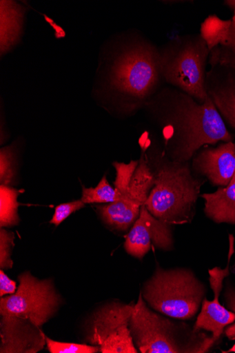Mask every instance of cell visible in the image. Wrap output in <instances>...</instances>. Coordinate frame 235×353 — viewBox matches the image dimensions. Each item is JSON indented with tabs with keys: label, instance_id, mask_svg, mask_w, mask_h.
I'll use <instances>...</instances> for the list:
<instances>
[{
	"label": "cell",
	"instance_id": "obj_1",
	"mask_svg": "<svg viewBox=\"0 0 235 353\" xmlns=\"http://www.w3.org/2000/svg\"><path fill=\"white\" fill-rule=\"evenodd\" d=\"M163 82L159 48L139 31L113 36L101 48L93 85L100 98L134 110L146 105Z\"/></svg>",
	"mask_w": 235,
	"mask_h": 353
},
{
	"label": "cell",
	"instance_id": "obj_2",
	"mask_svg": "<svg viewBox=\"0 0 235 353\" xmlns=\"http://www.w3.org/2000/svg\"><path fill=\"white\" fill-rule=\"evenodd\" d=\"M145 105L159 114L165 148L174 161L185 163L206 145L232 140L210 96L200 103L177 88L165 87Z\"/></svg>",
	"mask_w": 235,
	"mask_h": 353
},
{
	"label": "cell",
	"instance_id": "obj_3",
	"mask_svg": "<svg viewBox=\"0 0 235 353\" xmlns=\"http://www.w3.org/2000/svg\"><path fill=\"white\" fill-rule=\"evenodd\" d=\"M155 183L145 203L156 218L171 224L191 221L203 182L194 179L185 163L165 162L154 174Z\"/></svg>",
	"mask_w": 235,
	"mask_h": 353
},
{
	"label": "cell",
	"instance_id": "obj_4",
	"mask_svg": "<svg viewBox=\"0 0 235 353\" xmlns=\"http://www.w3.org/2000/svg\"><path fill=\"white\" fill-rule=\"evenodd\" d=\"M159 50L163 81L205 103L209 98L205 70L210 50L200 35L178 37Z\"/></svg>",
	"mask_w": 235,
	"mask_h": 353
},
{
	"label": "cell",
	"instance_id": "obj_5",
	"mask_svg": "<svg viewBox=\"0 0 235 353\" xmlns=\"http://www.w3.org/2000/svg\"><path fill=\"white\" fill-rule=\"evenodd\" d=\"M154 311L178 319H190L203 302L205 287L190 270L158 268L141 292Z\"/></svg>",
	"mask_w": 235,
	"mask_h": 353
},
{
	"label": "cell",
	"instance_id": "obj_6",
	"mask_svg": "<svg viewBox=\"0 0 235 353\" xmlns=\"http://www.w3.org/2000/svg\"><path fill=\"white\" fill-rule=\"evenodd\" d=\"M129 329L134 343L142 353H200L212 346L210 340H186L179 325L152 310L141 292L134 305Z\"/></svg>",
	"mask_w": 235,
	"mask_h": 353
},
{
	"label": "cell",
	"instance_id": "obj_7",
	"mask_svg": "<svg viewBox=\"0 0 235 353\" xmlns=\"http://www.w3.org/2000/svg\"><path fill=\"white\" fill-rule=\"evenodd\" d=\"M18 279L16 293L0 299V315L27 319L42 327L57 314L63 300L52 279L41 280L27 271Z\"/></svg>",
	"mask_w": 235,
	"mask_h": 353
},
{
	"label": "cell",
	"instance_id": "obj_8",
	"mask_svg": "<svg viewBox=\"0 0 235 353\" xmlns=\"http://www.w3.org/2000/svg\"><path fill=\"white\" fill-rule=\"evenodd\" d=\"M171 226L154 216L145 205H142L140 216L126 237L124 245L126 252L143 259L153 247L170 250L174 245Z\"/></svg>",
	"mask_w": 235,
	"mask_h": 353
},
{
	"label": "cell",
	"instance_id": "obj_9",
	"mask_svg": "<svg viewBox=\"0 0 235 353\" xmlns=\"http://www.w3.org/2000/svg\"><path fill=\"white\" fill-rule=\"evenodd\" d=\"M31 321L12 314L0 319V352L37 353L47 345L46 336Z\"/></svg>",
	"mask_w": 235,
	"mask_h": 353
},
{
	"label": "cell",
	"instance_id": "obj_10",
	"mask_svg": "<svg viewBox=\"0 0 235 353\" xmlns=\"http://www.w3.org/2000/svg\"><path fill=\"white\" fill-rule=\"evenodd\" d=\"M233 250L231 248L229 254L228 263L225 269L215 268L209 271L210 282L214 294L212 301L205 299L203 302L201 310L194 327V331L198 332L201 330L212 333L211 341L213 343L217 341L223 330L235 321V313L226 310L220 303L219 297L223 288L224 279L229 274V261Z\"/></svg>",
	"mask_w": 235,
	"mask_h": 353
},
{
	"label": "cell",
	"instance_id": "obj_11",
	"mask_svg": "<svg viewBox=\"0 0 235 353\" xmlns=\"http://www.w3.org/2000/svg\"><path fill=\"white\" fill-rule=\"evenodd\" d=\"M193 168L214 185L227 186L235 173V145L231 141L205 148L194 159Z\"/></svg>",
	"mask_w": 235,
	"mask_h": 353
},
{
	"label": "cell",
	"instance_id": "obj_12",
	"mask_svg": "<svg viewBox=\"0 0 235 353\" xmlns=\"http://www.w3.org/2000/svg\"><path fill=\"white\" fill-rule=\"evenodd\" d=\"M134 305L112 302L98 308L87 324L86 341L100 346L110 336L123 327L129 326Z\"/></svg>",
	"mask_w": 235,
	"mask_h": 353
},
{
	"label": "cell",
	"instance_id": "obj_13",
	"mask_svg": "<svg viewBox=\"0 0 235 353\" xmlns=\"http://www.w3.org/2000/svg\"><path fill=\"white\" fill-rule=\"evenodd\" d=\"M223 68L227 72L225 78L218 80L207 74L206 88L216 108L235 130V71Z\"/></svg>",
	"mask_w": 235,
	"mask_h": 353
},
{
	"label": "cell",
	"instance_id": "obj_14",
	"mask_svg": "<svg viewBox=\"0 0 235 353\" xmlns=\"http://www.w3.org/2000/svg\"><path fill=\"white\" fill-rule=\"evenodd\" d=\"M201 197L205 201V211L209 218L218 223L235 224V181Z\"/></svg>",
	"mask_w": 235,
	"mask_h": 353
},
{
	"label": "cell",
	"instance_id": "obj_15",
	"mask_svg": "<svg viewBox=\"0 0 235 353\" xmlns=\"http://www.w3.org/2000/svg\"><path fill=\"white\" fill-rule=\"evenodd\" d=\"M141 206L129 199L121 198L114 203L96 206V210L105 223L121 232L127 231L137 221Z\"/></svg>",
	"mask_w": 235,
	"mask_h": 353
},
{
	"label": "cell",
	"instance_id": "obj_16",
	"mask_svg": "<svg viewBox=\"0 0 235 353\" xmlns=\"http://www.w3.org/2000/svg\"><path fill=\"white\" fill-rule=\"evenodd\" d=\"M154 182V174L143 154L136 171L130 178L126 195L130 201L142 206L147 201Z\"/></svg>",
	"mask_w": 235,
	"mask_h": 353
},
{
	"label": "cell",
	"instance_id": "obj_17",
	"mask_svg": "<svg viewBox=\"0 0 235 353\" xmlns=\"http://www.w3.org/2000/svg\"><path fill=\"white\" fill-rule=\"evenodd\" d=\"M231 25V19L223 20L216 15L210 16L201 24L200 37L210 52L225 41Z\"/></svg>",
	"mask_w": 235,
	"mask_h": 353
},
{
	"label": "cell",
	"instance_id": "obj_18",
	"mask_svg": "<svg viewBox=\"0 0 235 353\" xmlns=\"http://www.w3.org/2000/svg\"><path fill=\"white\" fill-rule=\"evenodd\" d=\"M21 191L1 185L0 188V227L3 228L18 225L20 219L18 215L19 204L17 198Z\"/></svg>",
	"mask_w": 235,
	"mask_h": 353
},
{
	"label": "cell",
	"instance_id": "obj_19",
	"mask_svg": "<svg viewBox=\"0 0 235 353\" xmlns=\"http://www.w3.org/2000/svg\"><path fill=\"white\" fill-rule=\"evenodd\" d=\"M210 56L212 68L219 66L235 71V23L232 21L227 39L212 50Z\"/></svg>",
	"mask_w": 235,
	"mask_h": 353
},
{
	"label": "cell",
	"instance_id": "obj_20",
	"mask_svg": "<svg viewBox=\"0 0 235 353\" xmlns=\"http://www.w3.org/2000/svg\"><path fill=\"white\" fill-rule=\"evenodd\" d=\"M102 353H138L129 326H124L110 336L100 346Z\"/></svg>",
	"mask_w": 235,
	"mask_h": 353
},
{
	"label": "cell",
	"instance_id": "obj_21",
	"mask_svg": "<svg viewBox=\"0 0 235 353\" xmlns=\"http://www.w3.org/2000/svg\"><path fill=\"white\" fill-rule=\"evenodd\" d=\"M119 199L116 189L112 188L108 181L106 175L99 181L95 188L83 187L81 201L85 204L111 203Z\"/></svg>",
	"mask_w": 235,
	"mask_h": 353
},
{
	"label": "cell",
	"instance_id": "obj_22",
	"mask_svg": "<svg viewBox=\"0 0 235 353\" xmlns=\"http://www.w3.org/2000/svg\"><path fill=\"white\" fill-rule=\"evenodd\" d=\"M17 153L13 145L1 148L0 151V181L1 185H8L16 176Z\"/></svg>",
	"mask_w": 235,
	"mask_h": 353
},
{
	"label": "cell",
	"instance_id": "obj_23",
	"mask_svg": "<svg viewBox=\"0 0 235 353\" xmlns=\"http://www.w3.org/2000/svg\"><path fill=\"white\" fill-rule=\"evenodd\" d=\"M47 347L50 353H96L100 352L97 345L63 343L46 336Z\"/></svg>",
	"mask_w": 235,
	"mask_h": 353
},
{
	"label": "cell",
	"instance_id": "obj_24",
	"mask_svg": "<svg viewBox=\"0 0 235 353\" xmlns=\"http://www.w3.org/2000/svg\"><path fill=\"white\" fill-rule=\"evenodd\" d=\"M14 234L4 228L0 229V268L9 270L13 267L12 252L14 246Z\"/></svg>",
	"mask_w": 235,
	"mask_h": 353
},
{
	"label": "cell",
	"instance_id": "obj_25",
	"mask_svg": "<svg viewBox=\"0 0 235 353\" xmlns=\"http://www.w3.org/2000/svg\"><path fill=\"white\" fill-rule=\"evenodd\" d=\"M85 204L81 200L60 204L55 208L54 214L50 223L58 227L71 214L85 208Z\"/></svg>",
	"mask_w": 235,
	"mask_h": 353
},
{
	"label": "cell",
	"instance_id": "obj_26",
	"mask_svg": "<svg viewBox=\"0 0 235 353\" xmlns=\"http://www.w3.org/2000/svg\"><path fill=\"white\" fill-rule=\"evenodd\" d=\"M17 291V283L3 272L0 271V297L12 295Z\"/></svg>",
	"mask_w": 235,
	"mask_h": 353
},
{
	"label": "cell",
	"instance_id": "obj_27",
	"mask_svg": "<svg viewBox=\"0 0 235 353\" xmlns=\"http://www.w3.org/2000/svg\"><path fill=\"white\" fill-rule=\"evenodd\" d=\"M228 305L235 312V294L229 295ZM225 334L229 339L235 340V323L226 330Z\"/></svg>",
	"mask_w": 235,
	"mask_h": 353
},
{
	"label": "cell",
	"instance_id": "obj_28",
	"mask_svg": "<svg viewBox=\"0 0 235 353\" xmlns=\"http://www.w3.org/2000/svg\"><path fill=\"white\" fill-rule=\"evenodd\" d=\"M225 5L232 10L233 11L235 10V0H226V1L224 2Z\"/></svg>",
	"mask_w": 235,
	"mask_h": 353
},
{
	"label": "cell",
	"instance_id": "obj_29",
	"mask_svg": "<svg viewBox=\"0 0 235 353\" xmlns=\"http://www.w3.org/2000/svg\"><path fill=\"white\" fill-rule=\"evenodd\" d=\"M235 352V344L227 351H225L223 352Z\"/></svg>",
	"mask_w": 235,
	"mask_h": 353
},
{
	"label": "cell",
	"instance_id": "obj_30",
	"mask_svg": "<svg viewBox=\"0 0 235 353\" xmlns=\"http://www.w3.org/2000/svg\"><path fill=\"white\" fill-rule=\"evenodd\" d=\"M232 21L233 23H235V10L234 11V16H233V17H232Z\"/></svg>",
	"mask_w": 235,
	"mask_h": 353
},
{
	"label": "cell",
	"instance_id": "obj_31",
	"mask_svg": "<svg viewBox=\"0 0 235 353\" xmlns=\"http://www.w3.org/2000/svg\"><path fill=\"white\" fill-rule=\"evenodd\" d=\"M232 180L235 181V173H234V176H233V178H232Z\"/></svg>",
	"mask_w": 235,
	"mask_h": 353
}]
</instances>
